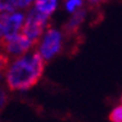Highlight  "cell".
I'll return each mask as SVG.
<instances>
[{"label":"cell","mask_w":122,"mask_h":122,"mask_svg":"<svg viewBox=\"0 0 122 122\" xmlns=\"http://www.w3.org/2000/svg\"><path fill=\"white\" fill-rule=\"evenodd\" d=\"M49 27H50V18L39 13L36 9L31 8L26 11L25 24H24L21 34L26 36L36 46V44L39 42V40L44 35V32Z\"/></svg>","instance_id":"obj_3"},{"label":"cell","mask_w":122,"mask_h":122,"mask_svg":"<svg viewBox=\"0 0 122 122\" xmlns=\"http://www.w3.org/2000/svg\"><path fill=\"white\" fill-rule=\"evenodd\" d=\"M86 18H87V11L85 9H81L79 11L71 14V16L67 19V21L64 25V30H62L64 34L72 35L75 32H77L81 29V26L85 24Z\"/></svg>","instance_id":"obj_6"},{"label":"cell","mask_w":122,"mask_h":122,"mask_svg":"<svg viewBox=\"0 0 122 122\" xmlns=\"http://www.w3.org/2000/svg\"><path fill=\"white\" fill-rule=\"evenodd\" d=\"M106 1H108V0H87L88 5H90V6H92V8H95V6H100L101 4L106 3Z\"/></svg>","instance_id":"obj_14"},{"label":"cell","mask_w":122,"mask_h":122,"mask_svg":"<svg viewBox=\"0 0 122 122\" xmlns=\"http://www.w3.org/2000/svg\"><path fill=\"white\" fill-rule=\"evenodd\" d=\"M9 101V90L6 86L0 85V111H3V108L8 105Z\"/></svg>","instance_id":"obj_10"},{"label":"cell","mask_w":122,"mask_h":122,"mask_svg":"<svg viewBox=\"0 0 122 122\" xmlns=\"http://www.w3.org/2000/svg\"><path fill=\"white\" fill-rule=\"evenodd\" d=\"M64 44H65L64 31L50 26L36 44L35 51L44 59L45 62H49L62 52Z\"/></svg>","instance_id":"obj_2"},{"label":"cell","mask_w":122,"mask_h":122,"mask_svg":"<svg viewBox=\"0 0 122 122\" xmlns=\"http://www.w3.org/2000/svg\"><path fill=\"white\" fill-rule=\"evenodd\" d=\"M25 15L26 13L21 10H16L9 14H0V23L4 29V39L21 34L25 24Z\"/></svg>","instance_id":"obj_5"},{"label":"cell","mask_w":122,"mask_h":122,"mask_svg":"<svg viewBox=\"0 0 122 122\" xmlns=\"http://www.w3.org/2000/svg\"><path fill=\"white\" fill-rule=\"evenodd\" d=\"M3 41H4V29H3L1 23H0V45L3 44Z\"/></svg>","instance_id":"obj_15"},{"label":"cell","mask_w":122,"mask_h":122,"mask_svg":"<svg viewBox=\"0 0 122 122\" xmlns=\"http://www.w3.org/2000/svg\"><path fill=\"white\" fill-rule=\"evenodd\" d=\"M84 4H85V0H65L64 8L69 14H74L81 9H84Z\"/></svg>","instance_id":"obj_8"},{"label":"cell","mask_w":122,"mask_h":122,"mask_svg":"<svg viewBox=\"0 0 122 122\" xmlns=\"http://www.w3.org/2000/svg\"><path fill=\"white\" fill-rule=\"evenodd\" d=\"M46 62L35 50L20 57L10 60L5 70V86L9 91L25 92L32 88L45 71Z\"/></svg>","instance_id":"obj_1"},{"label":"cell","mask_w":122,"mask_h":122,"mask_svg":"<svg viewBox=\"0 0 122 122\" xmlns=\"http://www.w3.org/2000/svg\"><path fill=\"white\" fill-rule=\"evenodd\" d=\"M32 8L42 15L51 18L59 8V0H36Z\"/></svg>","instance_id":"obj_7"},{"label":"cell","mask_w":122,"mask_h":122,"mask_svg":"<svg viewBox=\"0 0 122 122\" xmlns=\"http://www.w3.org/2000/svg\"><path fill=\"white\" fill-rule=\"evenodd\" d=\"M1 46H3L4 52L9 56V59L11 57L13 60V59L20 57L23 55H26L31 51H34L35 44H32L23 34H18L15 36L4 39Z\"/></svg>","instance_id":"obj_4"},{"label":"cell","mask_w":122,"mask_h":122,"mask_svg":"<svg viewBox=\"0 0 122 122\" xmlns=\"http://www.w3.org/2000/svg\"><path fill=\"white\" fill-rule=\"evenodd\" d=\"M120 101H121V105H122V96H121V100H120Z\"/></svg>","instance_id":"obj_16"},{"label":"cell","mask_w":122,"mask_h":122,"mask_svg":"<svg viewBox=\"0 0 122 122\" xmlns=\"http://www.w3.org/2000/svg\"><path fill=\"white\" fill-rule=\"evenodd\" d=\"M36 0H18V8L21 11H27L34 6Z\"/></svg>","instance_id":"obj_13"},{"label":"cell","mask_w":122,"mask_h":122,"mask_svg":"<svg viewBox=\"0 0 122 122\" xmlns=\"http://www.w3.org/2000/svg\"><path fill=\"white\" fill-rule=\"evenodd\" d=\"M10 62V59L6 54L4 52V50H3V46L0 45V72H4L5 70H6L8 67V65Z\"/></svg>","instance_id":"obj_12"},{"label":"cell","mask_w":122,"mask_h":122,"mask_svg":"<svg viewBox=\"0 0 122 122\" xmlns=\"http://www.w3.org/2000/svg\"><path fill=\"white\" fill-rule=\"evenodd\" d=\"M108 120L111 122H122V105L116 106L112 111L110 112Z\"/></svg>","instance_id":"obj_11"},{"label":"cell","mask_w":122,"mask_h":122,"mask_svg":"<svg viewBox=\"0 0 122 122\" xmlns=\"http://www.w3.org/2000/svg\"><path fill=\"white\" fill-rule=\"evenodd\" d=\"M18 8V0H0V14L14 13Z\"/></svg>","instance_id":"obj_9"}]
</instances>
